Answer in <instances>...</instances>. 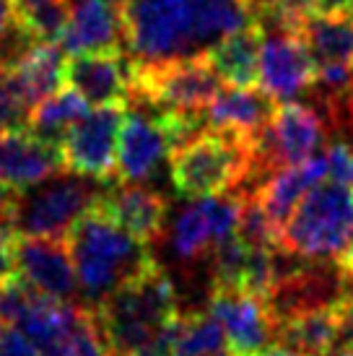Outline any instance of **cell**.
<instances>
[{"instance_id": "1", "label": "cell", "mask_w": 353, "mask_h": 356, "mask_svg": "<svg viewBox=\"0 0 353 356\" xmlns=\"http://www.w3.org/2000/svg\"><path fill=\"white\" fill-rule=\"evenodd\" d=\"M91 312L109 354L130 356L156 348L164 327L179 315L176 289L156 263H148L138 276L91 307Z\"/></svg>"}, {"instance_id": "2", "label": "cell", "mask_w": 353, "mask_h": 356, "mask_svg": "<svg viewBox=\"0 0 353 356\" xmlns=\"http://www.w3.org/2000/svg\"><path fill=\"white\" fill-rule=\"evenodd\" d=\"M68 250L79 286L91 307L154 263L146 245L128 234L97 200L68 232Z\"/></svg>"}, {"instance_id": "3", "label": "cell", "mask_w": 353, "mask_h": 356, "mask_svg": "<svg viewBox=\"0 0 353 356\" xmlns=\"http://www.w3.org/2000/svg\"><path fill=\"white\" fill-rule=\"evenodd\" d=\"M172 182L187 198L239 193L255 179V143L203 130L172 151Z\"/></svg>"}, {"instance_id": "4", "label": "cell", "mask_w": 353, "mask_h": 356, "mask_svg": "<svg viewBox=\"0 0 353 356\" xmlns=\"http://www.w3.org/2000/svg\"><path fill=\"white\" fill-rule=\"evenodd\" d=\"M125 47L136 65L208 52L192 0H125Z\"/></svg>"}, {"instance_id": "5", "label": "cell", "mask_w": 353, "mask_h": 356, "mask_svg": "<svg viewBox=\"0 0 353 356\" xmlns=\"http://www.w3.org/2000/svg\"><path fill=\"white\" fill-rule=\"evenodd\" d=\"M353 248V190L320 182L281 232V250L314 263H340Z\"/></svg>"}, {"instance_id": "6", "label": "cell", "mask_w": 353, "mask_h": 356, "mask_svg": "<svg viewBox=\"0 0 353 356\" xmlns=\"http://www.w3.org/2000/svg\"><path fill=\"white\" fill-rule=\"evenodd\" d=\"M101 179L81 177L68 169L44 179L34 188L10 195L8 224L16 237H68L79 221L101 193Z\"/></svg>"}, {"instance_id": "7", "label": "cell", "mask_w": 353, "mask_h": 356, "mask_svg": "<svg viewBox=\"0 0 353 356\" xmlns=\"http://www.w3.org/2000/svg\"><path fill=\"white\" fill-rule=\"evenodd\" d=\"M325 138L327 122L314 107H306L302 102L278 104L255 140V177H268L275 169L317 156Z\"/></svg>"}, {"instance_id": "8", "label": "cell", "mask_w": 353, "mask_h": 356, "mask_svg": "<svg viewBox=\"0 0 353 356\" xmlns=\"http://www.w3.org/2000/svg\"><path fill=\"white\" fill-rule=\"evenodd\" d=\"M125 118V104L91 107L73 122L60 140L63 169L91 179H107L115 175L117 133Z\"/></svg>"}, {"instance_id": "9", "label": "cell", "mask_w": 353, "mask_h": 356, "mask_svg": "<svg viewBox=\"0 0 353 356\" xmlns=\"http://www.w3.org/2000/svg\"><path fill=\"white\" fill-rule=\"evenodd\" d=\"M239 213H242L239 193L192 198L176 213L169 229V242L174 255L185 263L206 257L221 239L236 234Z\"/></svg>"}, {"instance_id": "10", "label": "cell", "mask_w": 353, "mask_h": 356, "mask_svg": "<svg viewBox=\"0 0 353 356\" xmlns=\"http://www.w3.org/2000/svg\"><path fill=\"white\" fill-rule=\"evenodd\" d=\"M317 65L304 40L291 31H260L257 55V89L275 104L296 102L314 86Z\"/></svg>"}, {"instance_id": "11", "label": "cell", "mask_w": 353, "mask_h": 356, "mask_svg": "<svg viewBox=\"0 0 353 356\" xmlns=\"http://www.w3.org/2000/svg\"><path fill=\"white\" fill-rule=\"evenodd\" d=\"M208 312L224 330L229 356H263L275 343V320L263 299L242 289H213Z\"/></svg>"}, {"instance_id": "12", "label": "cell", "mask_w": 353, "mask_h": 356, "mask_svg": "<svg viewBox=\"0 0 353 356\" xmlns=\"http://www.w3.org/2000/svg\"><path fill=\"white\" fill-rule=\"evenodd\" d=\"M172 138L164 122L136 104H125V118L117 133L115 172L122 182H146L158 172L164 159L172 156Z\"/></svg>"}, {"instance_id": "13", "label": "cell", "mask_w": 353, "mask_h": 356, "mask_svg": "<svg viewBox=\"0 0 353 356\" xmlns=\"http://www.w3.org/2000/svg\"><path fill=\"white\" fill-rule=\"evenodd\" d=\"M125 0H68V24L60 37L65 55L122 52Z\"/></svg>"}, {"instance_id": "14", "label": "cell", "mask_w": 353, "mask_h": 356, "mask_svg": "<svg viewBox=\"0 0 353 356\" xmlns=\"http://www.w3.org/2000/svg\"><path fill=\"white\" fill-rule=\"evenodd\" d=\"M16 273L31 291L60 302H70L79 289L65 239L21 237L16 242Z\"/></svg>"}, {"instance_id": "15", "label": "cell", "mask_w": 353, "mask_h": 356, "mask_svg": "<svg viewBox=\"0 0 353 356\" xmlns=\"http://www.w3.org/2000/svg\"><path fill=\"white\" fill-rule=\"evenodd\" d=\"M65 83L88 107L125 104L133 86V60L122 52L70 55L65 63Z\"/></svg>"}, {"instance_id": "16", "label": "cell", "mask_w": 353, "mask_h": 356, "mask_svg": "<svg viewBox=\"0 0 353 356\" xmlns=\"http://www.w3.org/2000/svg\"><path fill=\"white\" fill-rule=\"evenodd\" d=\"M63 172L60 146L31 136L29 130L0 136V188L21 193Z\"/></svg>"}, {"instance_id": "17", "label": "cell", "mask_w": 353, "mask_h": 356, "mask_svg": "<svg viewBox=\"0 0 353 356\" xmlns=\"http://www.w3.org/2000/svg\"><path fill=\"white\" fill-rule=\"evenodd\" d=\"M97 203L146 248L161 237L167 224V198L143 182H122L101 190Z\"/></svg>"}, {"instance_id": "18", "label": "cell", "mask_w": 353, "mask_h": 356, "mask_svg": "<svg viewBox=\"0 0 353 356\" xmlns=\"http://www.w3.org/2000/svg\"><path fill=\"white\" fill-rule=\"evenodd\" d=\"M327 177V161H325V154L320 156H312L302 161V164H291V167H281L275 169L273 175L257 185L252 195L257 200V206L263 208V213L270 221L278 232H284L286 221L291 218V213L296 211V206L304 200V195L309 190H314L322 179Z\"/></svg>"}, {"instance_id": "19", "label": "cell", "mask_w": 353, "mask_h": 356, "mask_svg": "<svg viewBox=\"0 0 353 356\" xmlns=\"http://www.w3.org/2000/svg\"><path fill=\"white\" fill-rule=\"evenodd\" d=\"M275 102L257 86H221L213 102L203 112V122L211 130L231 133L236 138L255 143L273 115Z\"/></svg>"}, {"instance_id": "20", "label": "cell", "mask_w": 353, "mask_h": 356, "mask_svg": "<svg viewBox=\"0 0 353 356\" xmlns=\"http://www.w3.org/2000/svg\"><path fill=\"white\" fill-rule=\"evenodd\" d=\"M156 351L164 356H229L226 338L211 312H179L164 327Z\"/></svg>"}, {"instance_id": "21", "label": "cell", "mask_w": 353, "mask_h": 356, "mask_svg": "<svg viewBox=\"0 0 353 356\" xmlns=\"http://www.w3.org/2000/svg\"><path fill=\"white\" fill-rule=\"evenodd\" d=\"M275 343L304 356H325L340 343V307L314 309L275 323Z\"/></svg>"}, {"instance_id": "22", "label": "cell", "mask_w": 353, "mask_h": 356, "mask_svg": "<svg viewBox=\"0 0 353 356\" xmlns=\"http://www.w3.org/2000/svg\"><path fill=\"white\" fill-rule=\"evenodd\" d=\"M65 52L60 44L52 42H34L21 52L16 63L8 65L19 76L24 89L29 91L34 104L47 99L52 94H58L65 83Z\"/></svg>"}, {"instance_id": "23", "label": "cell", "mask_w": 353, "mask_h": 356, "mask_svg": "<svg viewBox=\"0 0 353 356\" xmlns=\"http://www.w3.org/2000/svg\"><path fill=\"white\" fill-rule=\"evenodd\" d=\"M257 55H260V29L247 26L218 40L206 52L218 79L229 86H257Z\"/></svg>"}, {"instance_id": "24", "label": "cell", "mask_w": 353, "mask_h": 356, "mask_svg": "<svg viewBox=\"0 0 353 356\" xmlns=\"http://www.w3.org/2000/svg\"><path fill=\"white\" fill-rule=\"evenodd\" d=\"M314 65H351L353 68V16H325L312 13L299 34Z\"/></svg>"}, {"instance_id": "25", "label": "cell", "mask_w": 353, "mask_h": 356, "mask_svg": "<svg viewBox=\"0 0 353 356\" xmlns=\"http://www.w3.org/2000/svg\"><path fill=\"white\" fill-rule=\"evenodd\" d=\"M88 109L91 107L81 99L76 91L60 89L58 94H52L47 99H42L40 104H34L26 130L31 136L52 143V146H60V140L70 130V125L79 122Z\"/></svg>"}, {"instance_id": "26", "label": "cell", "mask_w": 353, "mask_h": 356, "mask_svg": "<svg viewBox=\"0 0 353 356\" xmlns=\"http://www.w3.org/2000/svg\"><path fill=\"white\" fill-rule=\"evenodd\" d=\"M13 24L31 42L58 44L68 24V0H8Z\"/></svg>"}, {"instance_id": "27", "label": "cell", "mask_w": 353, "mask_h": 356, "mask_svg": "<svg viewBox=\"0 0 353 356\" xmlns=\"http://www.w3.org/2000/svg\"><path fill=\"white\" fill-rule=\"evenodd\" d=\"M31 109L34 99L24 89L19 76L8 65H0V136L29 128Z\"/></svg>"}, {"instance_id": "28", "label": "cell", "mask_w": 353, "mask_h": 356, "mask_svg": "<svg viewBox=\"0 0 353 356\" xmlns=\"http://www.w3.org/2000/svg\"><path fill=\"white\" fill-rule=\"evenodd\" d=\"M249 252H252V245H247L239 234L221 239L216 248L211 250V257H213V289L245 286Z\"/></svg>"}, {"instance_id": "29", "label": "cell", "mask_w": 353, "mask_h": 356, "mask_svg": "<svg viewBox=\"0 0 353 356\" xmlns=\"http://www.w3.org/2000/svg\"><path fill=\"white\" fill-rule=\"evenodd\" d=\"M34 294L37 291H31L21 278H10L6 284H0V323H8L13 327L19 325Z\"/></svg>"}, {"instance_id": "30", "label": "cell", "mask_w": 353, "mask_h": 356, "mask_svg": "<svg viewBox=\"0 0 353 356\" xmlns=\"http://www.w3.org/2000/svg\"><path fill=\"white\" fill-rule=\"evenodd\" d=\"M327 161V177H333L335 185L353 190V146L345 140H335L325 151Z\"/></svg>"}, {"instance_id": "31", "label": "cell", "mask_w": 353, "mask_h": 356, "mask_svg": "<svg viewBox=\"0 0 353 356\" xmlns=\"http://www.w3.org/2000/svg\"><path fill=\"white\" fill-rule=\"evenodd\" d=\"M16 232L10 224H0V284L16 278Z\"/></svg>"}, {"instance_id": "32", "label": "cell", "mask_w": 353, "mask_h": 356, "mask_svg": "<svg viewBox=\"0 0 353 356\" xmlns=\"http://www.w3.org/2000/svg\"><path fill=\"white\" fill-rule=\"evenodd\" d=\"M0 356H42L40 348L21 333L19 327H8L0 333Z\"/></svg>"}, {"instance_id": "33", "label": "cell", "mask_w": 353, "mask_h": 356, "mask_svg": "<svg viewBox=\"0 0 353 356\" xmlns=\"http://www.w3.org/2000/svg\"><path fill=\"white\" fill-rule=\"evenodd\" d=\"M312 6L325 16H353V0H312Z\"/></svg>"}, {"instance_id": "34", "label": "cell", "mask_w": 353, "mask_h": 356, "mask_svg": "<svg viewBox=\"0 0 353 356\" xmlns=\"http://www.w3.org/2000/svg\"><path fill=\"white\" fill-rule=\"evenodd\" d=\"M13 31H16V24H13V16H10V3L0 0V52L13 37Z\"/></svg>"}, {"instance_id": "35", "label": "cell", "mask_w": 353, "mask_h": 356, "mask_svg": "<svg viewBox=\"0 0 353 356\" xmlns=\"http://www.w3.org/2000/svg\"><path fill=\"white\" fill-rule=\"evenodd\" d=\"M10 190L0 188V224H8V208H10Z\"/></svg>"}, {"instance_id": "36", "label": "cell", "mask_w": 353, "mask_h": 356, "mask_svg": "<svg viewBox=\"0 0 353 356\" xmlns=\"http://www.w3.org/2000/svg\"><path fill=\"white\" fill-rule=\"evenodd\" d=\"M263 356H304V354H299V351H294V348L288 346H281V343H273Z\"/></svg>"}, {"instance_id": "37", "label": "cell", "mask_w": 353, "mask_h": 356, "mask_svg": "<svg viewBox=\"0 0 353 356\" xmlns=\"http://www.w3.org/2000/svg\"><path fill=\"white\" fill-rule=\"evenodd\" d=\"M325 356H353V348L351 346H343V343H340V346H335L333 351H327Z\"/></svg>"}, {"instance_id": "38", "label": "cell", "mask_w": 353, "mask_h": 356, "mask_svg": "<svg viewBox=\"0 0 353 356\" xmlns=\"http://www.w3.org/2000/svg\"><path fill=\"white\" fill-rule=\"evenodd\" d=\"M130 356H164L161 351H156V348H143V351H136V354Z\"/></svg>"}, {"instance_id": "39", "label": "cell", "mask_w": 353, "mask_h": 356, "mask_svg": "<svg viewBox=\"0 0 353 356\" xmlns=\"http://www.w3.org/2000/svg\"><path fill=\"white\" fill-rule=\"evenodd\" d=\"M0 333H3V323H0Z\"/></svg>"}]
</instances>
